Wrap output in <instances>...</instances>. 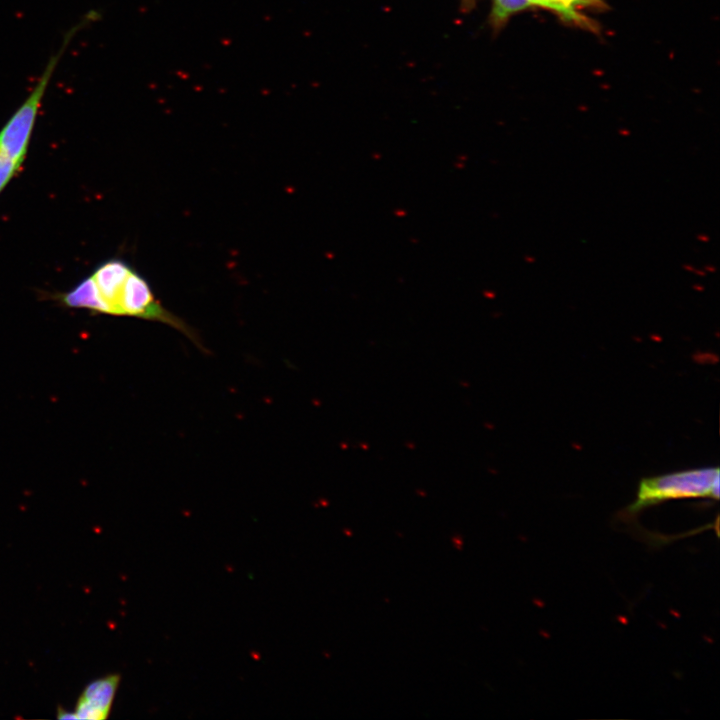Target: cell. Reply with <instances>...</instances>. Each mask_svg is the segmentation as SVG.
<instances>
[{
  "mask_svg": "<svg viewBox=\"0 0 720 720\" xmlns=\"http://www.w3.org/2000/svg\"><path fill=\"white\" fill-rule=\"evenodd\" d=\"M719 468L702 467L677 471L639 481L635 500L626 508L632 516L665 501L686 498H719Z\"/></svg>",
  "mask_w": 720,
  "mask_h": 720,
  "instance_id": "obj_2",
  "label": "cell"
},
{
  "mask_svg": "<svg viewBox=\"0 0 720 720\" xmlns=\"http://www.w3.org/2000/svg\"><path fill=\"white\" fill-rule=\"evenodd\" d=\"M58 718L60 719H76L74 712L58 710Z\"/></svg>",
  "mask_w": 720,
  "mask_h": 720,
  "instance_id": "obj_7",
  "label": "cell"
},
{
  "mask_svg": "<svg viewBox=\"0 0 720 720\" xmlns=\"http://www.w3.org/2000/svg\"><path fill=\"white\" fill-rule=\"evenodd\" d=\"M120 682L110 674L90 682L80 694L74 714L76 719L102 720L108 717Z\"/></svg>",
  "mask_w": 720,
  "mask_h": 720,
  "instance_id": "obj_3",
  "label": "cell"
},
{
  "mask_svg": "<svg viewBox=\"0 0 720 720\" xmlns=\"http://www.w3.org/2000/svg\"><path fill=\"white\" fill-rule=\"evenodd\" d=\"M531 5H538L558 13L563 19L580 25L584 28L593 29L592 22L581 14L577 13L566 0H528Z\"/></svg>",
  "mask_w": 720,
  "mask_h": 720,
  "instance_id": "obj_4",
  "label": "cell"
},
{
  "mask_svg": "<svg viewBox=\"0 0 720 720\" xmlns=\"http://www.w3.org/2000/svg\"><path fill=\"white\" fill-rule=\"evenodd\" d=\"M568 3H570L573 7L577 6H584V7H594L601 9L605 6L603 0H566Z\"/></svg>",
  "mask_w": 720,
  "mask_h": 720,
  "instance_id": "obj_6",
  "label": "cell"
},
{
  "mask_svg": "<svg viewBox=\"0 0 720 720\" xmlns=\"http://www.w3.org/2000/svg\"><path fill=\"white\" fill-rule=\"evenodd\" d=\"M530 6L528 0H493L491 23L495 28L502 27L512 14Z\"/></svg>",
  "mask_w": 720,
  "mask_h": 720,
  "instance_id": "obj_5",
  "label": "cell"
},
{
  "mask_svg": "<svg viewBox=\"0 0 720 720\" xmlns=\"http://www.w3.org/2000/svg\"><path fill=\"white\" fill-rule=\"evenodd\" d=\"M55 298L69 308L164 323L202 347L194 330L165 308L148 280L121 258H111L98 264L88 277Z\"/></svg>",
  "mask_w": 720,
  "mask_h": 720,
  "instance_id": "obj_1",
  "label": "cell"
}]
</instances>
